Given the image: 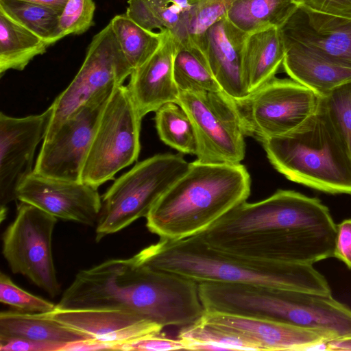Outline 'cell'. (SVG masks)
<instances>
[{
	"label": "cell",
	"instance_id": "cell-1",
	"mask_svg": "<svg viewBox=\"0 0 351 351\" xmlns=\"http://www.w3.org/2000/svg\"><path fill=\"white\" fill-rule=\"evenodd\" d=\"M337 224L317 197L278 190L237 205L198 234L209 246L262 261L304 265L334 256Z\"/></svg>",
	"mask_w": 351,
	"mask_h": 351
},
{
	"label": "cell",
	"instance_id": "cell-2",
	"mask_svg": "<svg viewBox=\"0 0 351 351\" xmlns=\"http://www.w3.org/2000/svg\"><path fill=\"white\" fill-rule=\"evenodd\" d=\"M56 308L125 310L163 328L192 324L204 313L197 282L141 265L133 257L80 270Z\"/></svg>",
	"mask_w": 351,
	"mask_h": 351
},
{
	"label": "cell",
	"instance_id": "cell-3",
	"mask_svg": "<svg viewBox=\"0 0 351 351\" xmlns=\"http://www.w3.org/2000/svg\"><path fill=\"white\" fill-rule=\"evenodd\" d=\"M139 265L173 273L197 283L219 282L332 294L326 278L313 265L262 261L216 250L195 234L160 240L133 256Z\"/></svg>",
	"mask_w": 351,
	"mask_h": 351
},
{
	"label": "cell",
	"instance_id": "cell-4",
	"mask_svg": "<svg viewBox=\"0 0 351 351\" xmlns=\"http://www.w3.org/2000/svg\"><path fill=\"white\" fill-rule=\"evenodd\" d=\"M250 189L243 165L195 160L152 207L146 226L160 239L179 240L199 234L246 201Z\"/></svg>",
	"mask_w": 351,
	"mask_h": 351
},
{
	"label": "cell",
	"instance_id": "cell-5",
	"mask_svg": "<svg viewBox=\"0 0 351 351\" xmlns=\"http://www.w3.org/2000/svg\"><path fill=\"white\" fill-rule=\"evenodd\" d=\"M198 290L205 311L278 321L335 339L351 336V308L332 294L219 282H199Z\"/></svg>",
	"mask_w": 351,
	"mask_h": 351
},
{
	"label": "cell",
	"instance_id": "cell-6",
	"mask_svg": "<svg viewBox=\"0 0 351 351\" xmlns=\"http://www.w3.org/2000/svg\"><path fill=\"white\" fill-rule=\"evenodd\" d=\"M272 166L288 180L330 194L351 195V156L320 99L302 125L259 140Z\"/></svg>",
	"mask_w": 351,
	"mask_h": 351
},
{
	"label": "cell",
	"instance_id": "cell-7",
	"mask_svg": "<svg viewBox=\"0 0 351 351\" xmlns=\"http://www.w3.org/2000/svg\"><path fill=\"white\" fill-rule=\"evenodd\" d=\"M181 155L159 154L136 163L117 178L102 198L96 241L146 217L160 196L188 169Z\"/></svg>",
	"mask_w": 351,
	"mask_h": 351
},
{
	"label": "cell",
	"instance_id": "cell-8",
	"mask_svg": "<svg viewBox=\"0 0 351 351\" xmlns=\"http://www.w3.org/2000/svg\"><path fill=\"white\" fill-rule=\"evenodd\" d=\"M142 119L128 86L116 87L98 123L83 166L82 182L98 188L137 160Z\"/></svg>",
	"mask_w": 351,
	"mask_h": 351
},
{
	"label": "cell",
	"instance_id": "cell-9",
	"mask_svg": "<svg viewBox=\"0 0 351 351\" xmlns=\"http://www.w3.org/2000/svg\"><path fill=\"white\" fill-rule=\"evenodd\" d=\"M132 71L109 22L93 37L79 71L51 105L53 114L45 138L80 108L111 94Z\"/></svg>",
	"mask_w": 351,
	"mask_h": 351
},
{
	"label": "cell",
	"instance_id": "cell-10",
	"mask_svg": "<svg viewBox=\"0 0 351 351\" xmlns=\"http://www.w3.org/2000/svg\"><path fill=\"white\" fill-rule=\"evenodd\" d=\"M321 97L293 79L276 77L234 100L246 136L258 141L290 132L317 110Z\"/></svg>",
	"mask_w": 351,
	"mask_h": 351
},
{
	"label": "cell",
	"instance_id": "cell-11",
	"mask_svg": "<svg viewBox=\"0 0 351 351\" xmlns=\"http://www.w3.org/2000/svg\"><path fill=\"white\" fill-rule=\"evenodd\" d=\"M56 222V217L21 202L2 237V253L10 270L26 277L52 298L60 291L52 254Z\"/></svg>",
	"mask_w": 351,
	"mask_h": 351
},
{
	"label": "cell",
	"instance_id": "cell-12",
	"mask_svg": "<svg viewBox=\"0 0 351 351\" xmlns=\"http://www.w3.org/2000/svg\"><path fill=\"white\" fill-rule=\"evenodd\" d=\"M178 104L191 118L197 136V160L240 163L246 136L234 99L223 90L182 92Z\"/></svg>",
	"mask_w": 351,
	"mask_h": 351
},
{
	"label": "cell",
	"instance_id": "cell-13",
	"mask_svg": "<svg viewBox=\"0 0 351 351\" xmlns=\"http://www.w3.org/2000/svg\"><path fill=\"white\" fill-rule=\"evenodd\" d=\"M112 93L80 108L50 136L43 140L34 165V173L49 178L82 182L86 158Z\"/></svg>",
	"mask_w": 351,
	"mask_h": 351
},
{
	"label": "cell",
	"instance_id": "cell-14",
	"mask_svg": "<svg viewBox=\"0 0 351 351\" xmlns=\"http://www.w3.org/2000/svg\"><path fill=\"white\" fill-rule=\"evenodd\" d=\"M53 114L51 106L38 114L14 117L0 113V219L18 189L34 171V153L43 141Z\"/></svg>",
	"mask_w": 351,
	"mask_h": 351
},
{
	"label": "cell",
	"instance_id": "cell-15",
	"mask_svg": "<svg viewBox=\"0 0 351 351\" xmlns=\"http://www.w3.org/2000/svg\"><path fill=\"white\" fill-rule=\"evenodd\" d=\"M16 199L64 221L97 224L102 200L94 187L83 182L39 175L34 171L20 185Z\"/></svg>",
	"mask_w": 351,
	"mask_h": 351
},
{
	"label": "cell",
	"instance_id": "cell-16",
	"mask_svg": "<svg viewBox=\"0 0 351 351\" xmlns=\"http://www.w3.org/2000/svg\"><path fill=\"white\" fill-rule=\"evenodd\" d=\"M280 29L283 40L351 67V19L298 6Z\"/></svg>",
	"mask_w": 351,
	"mask_h": 351
},
{
	"label": "cell",
	"instance_id": "cell-17",
	"mask_svg": "<svg viewBox=\"0 0 351 351\" xmlns=\"http://www.w3.org/2000/svg\"><path fill=\"white\" fill-rule=\"evenodd\" d=\"M200 320L246 337L262 351L308 350L335 339L324 331L254 317L204 311Z\"/></svg>",
	"mask_w": 351,
	"mask_h": 351
},
{
	"label": "cell",
	"instance_id": "cell-18",
	"mask_svg": "<svg viewBox=\"0 0 351 351\" xmlns=\"http://www.w3.org/2000/svg\"><path fill=\"white\" fill-rule=\"evenodd\" d=\"M47 315L99 341L121 344L160 332L163 327L136 313L121 309H58Z\"/></svg>",
	"mask_w": 351,
	"mask_h": 351
},
{
	"label": "cell",
	"instance_id": "cell-19",
	"mask_svg": "<svg viewBox=\"0 0 351 351\" xmlns=\"http://www.w3.org/2000/svg\"><path fill=\"white\" fill-rule=\"evenodd\" d=\"M160 47L130 75L128 85L136 107L143 117L167 103H178L180 90L173 75V61L178 42L167 29H162Z\"/></svg>",
	"mask_w": 351,
	"mask_h": 351
},
{
	"label": "cell",
	"instance_id": "cell-20",
	"mask_svg": "<svg viewBox=\"0 0 351 351\" xmlns=\"http://www.w3.org/2000/svg\"><path fill=\"white\" fill-rule=\"evenodd\" d=\"M247 34L223 16L204 33V51L221 90L234 100L250 94L244 69Z\"/></svg>",
	"mask_w": 351,
	"mask_h": 351
},
{
	"label": "cell",
	"instance_id": "cell-21",
	"mask_svg": "<svg viewBox=\"0 0 351 351\" xmlns=\"http://www.w3.org/2000/svg\"><path fill=\"white\" fill-rule=\"evenodd\" d=\"M282 66L293 80L320 97L351 82V67L317 56L295 43L283 40Z\"/></svg>",
	"mask_w": 351,
	"mask_h": 351
},
{
	"label": "cell",
	"instance_id": "cell-22",
	"mask_svg": "<svg viewBox=\"0 0 351 351\" xmlns=\"http://www.w3.org/2000/svg\"><path fill=\"white\" fill-rule=\"evenodd\" d=\"M285 56L280 29L271 27L247 35L244 69L250 93L275 77Z\"/></svg>",
	"mask_w": 351,
	"mask_h": 351
},
{
	"label": "cell",
	"instance_id": "cell-23",
	"mask_svg": "<svg viewBox=\"0 0 351 351\" xmlns=\"http://www.w3.org/2000/svg\"><path fill=\"white\" fill-rule=\"evenodd\" d=\"M10 338L64 344L90 339L49 317L47 313H29L18 310L0 313V339Z\"/></svg>",
	"mask_w": 351,
	"mask_h": 351
},
{
	"label": "cell",
	"instance_id": "cell-24",
	"mask_svg": "<svg viewBox=\"0 0 351 351\" xmlns=\"http://www.w3.org/2000/svg\"><path fill=\"white\" fill-rule=\"evenodd\" d=\"M49 45L36 34L0 12V74L23 70Z\"/></svg>",
	"mask_w": 351,
	"mask_h": 351
},
{
	"label": "cell",
	"instance_id": "cell-25",
	"mask_svg": "<svg viewBox=\"0 0 351 351\" xmlns=\"http://www.w3.org/2000/svg\"><path fill=\"white\" fill-rule=\"evenodd\" d=\"M297 7L293 0H237L223 16L250 34L271 27L280 28Z\"/></svg>",
	"mask_w": 351,
	"mask_h": 351
},
{
	"label": "cell",
	"instance_id": "cell-26",
	"mask_svg": "<svg viewBox=\"0 0 351 351\" xmlns=\"http://www.w3.org/2000/svg\"><path fill=\"white\" fill-rule=\"evenodd\" d=\"M177 42L173 75L180 92L221 91L204 50L189 38Z\"/></svg>",
	"mask_w": 351,
	"mask_h": 351
},
{
	"label": "cell",
	"instance_id": "cell-27",
	"mask_svg": "<svg viewBox=\"0 0 351 351\" xmlns=\"http://www.w3.org/2000/svg\"><path fill=\"white\" fill-rule=\"evenodd\" d=\"M110 23L121 51L132 71L148 60L161 44L162 30L158 32L146 30L125 14L114 16Z\"/></svg>",
	"mask_w": 351,
	"mask_h": 351
},
{
	"label": "cell",
	"instance_id": "cell-28",
	"mask_svg": "<svg viewBox=\"0 0 351 351\" xmlns=\"http://www.w3.org/2000/svg\"><path fill=\"white\" fill-rule=\"evenodd\" d=\"M178 337L188 343L190 350H256L261 347L252 340L200 320L180 328Z\"/></svg>",
	"mask_w": 351,
	"mask_h": 351
},
{
	"label": "cell",
	"instance_id": "cell-29",
	"mask_svg": "<svg viewBox=\"0 0 351 351\" xmlns=\"http://www.w3.org/2000/svg\"><path fill=\"white\" fill-rule=\"evenodd\" d=\"M0 12L36 34L49 46L58 41L61 12L56 9L23 0H0Z\"/></svg>",
	"mask_w": 351,
	"mask_h": 351
},
{
	"label": "cell",
	"instance_id": "cell-30",
	"mask_svg": "<svg viewBox=\"0 0 351 351\" xmlns=\"http://www.w3.org/2000/svg\"><path fill=\"white\" fill-rule=\"evenodd\" d=\"M155 122L162 142L180 152L196 155V132L188 113L179 104L161 106L156 111Z\"/></svg>",
	"mask_w": 351,
	"mask_h": 351
},
{
	"label": "cell",
	"instance_id": "cell-31",
	"mask_svg": "<svg viewBox=\"0 0 351 351\" xmlns=\"http://www.w3.org/2000/svg\"><path fill=\"white\" fill-rule=\"evenodd\" d=\"M189 10L184 14L179 28L173 33L177 40L190 38L203 44L207 29L223 17L237 0H189Z\"/></svg>",
	"mask_w": 351,
	"mask_h": 351
},
{
	"label": "cell",
	"instance_id": "cell-32",
	"mask_svg": "<svg viewBox=\"0 0 351 351\" xmlns=\"http://www.w3.org/2000/svg\"><path fill=\"white\" fill-rule=\"evenodd\" d=\"M321 99L351 156V82L334 88Z\"/></svg>",
	"mask_w": 351,
	"mask_h": 351
},
{
	"label": "cell",
	"instance_id": "cell-33",
	"mask_svg": "<svg viewBox=\"0 0 351 351\" xmlns=\"http://www.w3.org/2000/svg\"><path fill=\"white\" fill-rule=\"evenodd\" d=\"M0 302L29 313H48L56 307V304L21 289L3 272L0 274Z\"/></svg>",
	"mask_w": 351,
	"mask_h": 351
},
{
	"label": "cell",
	"instance_id": "cell-34",
	"mask_svg": "<svg viewBox=\"0 0 351 351\" xmlns=\"http://www.w3.org/2000/svg\"><path fill=\"white\" fill-rule=\"evenodd\" d=\"M95 10L93 0H69L59 16L57 40L89 29L94 24Z\"/></svg>",
	"mask_w": 351,
	"mask_h": 351
},
{
	"label": "cell",
	"instance_id": "cell-35",
	"mask_svg": "<svg viewBox=\"0 0 351 351\" xmlns=\"http://www.w3.org/2000/svg\"><path fill=\"white\" fill-rule=\"evenodd\" d=\"M164 28L174 33L190 9L189 0H149Z\"/></svg>",
	"mask_w": 351,
	"mask_h": 351
},
{
	"label": "cell",
	"instance_id": "cell-36",
	"mask_svg": "<svg viewBox=\"0 0 351 351\" xmlns=\"http://www.w3.org/2000/svg\"><path fill=\"white\" fill-rule=\"evenodd\" d=\"M188 343L177 337L169 338L160 332L153 333L136 341L121 344L120 350L167 351L187 350Z\"/></svg>",
	"mask_w": 351,
	"mask_h": 351
},
{
	"label": "cell",
	"instance_id": "cell-37",
	"mask_svg": "<svg viewBox=\"0 0 351 351\" xmlns=\"http://www.w3.org/2000/svg\"><path fill=\"white\" fill-rule=\"evenodd\" d=\"M128 4L125 14L138 25L152 32L165 29L149 0H128Z\"/></svg>",
	"mask_w": 351,
	"mask_h": 351
},
{
	"label": "cell",
	"instance_id": "cell-38",
	"mask_svg": "<svg viewBox=\"0 0 351 351\" xmlns=\"http://www.w3.org/2000/svg\"><path fill=\"white\" fill-rule=\"evenodd\" d=\"M297 6L351 19V0H293Z\"/></svg>",
	"mask_w": 351,
	"mask_h": 351
},
{
	"label": "cell",
	"instance_id": "cell-39",
	"mask_svg": "<svg viewBox=\"0 0 351 351\" xmlns=\"http://www.w3.org/2000/svg\"><path fill=\"white\" fill-rule=\"evenodd\" d=\"M64 345L19 338L0 339L1 351H61Z\"/></svg>",
	"mask_w": 351,
	"mask_h": 351
},
{
	"label": "cell",
	"instance_id": "cell-40",
	"mask_svg": "<svg viewBox=\"0 0 351 351\" xmlns=\"http://www.w3.org/2000/svg\"><path fill=\"white\" fill-rule=\"evenodd\" d=\"M334 256L351 269V219L337 225Z\"/></svg>",
	"mask_w": 351,
	"mask_h": 351
},
{
	"label": "cell",
	"instance_id": "cell-41",
	"mask_svg": "<svg viewBox=\"0 0 351 351\" xmlns=\"http://www.w3.org/2000/svg\"><path fill=\"white\" fill-rule=\"evenodd\" d=\"M100 350H119V346L99 341L93 339H86L68 343L61 351H90Z\"/></svg>",
	"mask_w": 351,
	"mask_h": 351
},
{
	"label": "cell",
	"instance_id": "cell-42",
	"mask_svg": "<svg viewBox=\"0 0 351 351\" xmlns=\"http://www.w3.org/2000/svg\"><path fill=\"white\" fill-rule=\"evenodd\" d=\"M324 349L330 351H351V336L330 340L324 344Z\"/></svg>",
	"mask_w": 351,
	"mask_h": 351
},
{
	"label": "cell",
	"instance_id": "cell-43",
	"mask_svg": "<svg viewBox=\"0 0 351 351\" xmlns=\"http://www.w3.org/2000/svg\"><path fill=\"white\" fill-rule=\"evenodd\" d=\"M53 8L60 12L64 10L69 0H23Z\"/></svg>",
	"mask_w": 351,
	"mask_h": 351
}]
</instances>
